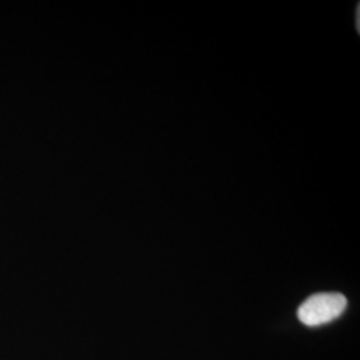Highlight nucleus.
Returning a JSON list of instances; mask_svg holds the SVG:
<instances>
[{
    "label": "nucleus",
    "instance_id": "1",
    "mask_svg": "<svg viewBox=\"0 0 360 360\" xmlns=\"http://www.w3.org/2000/svg\"><path fill=\"white\" fill-rule=\"evenodd\" d=\"M347 309L346 296L339 292H319L307 297L297 309L299 321L309 327L334 322Z\"/></svg>",
    "mask_w": 360,
    "mask_h": 360
},
{
    "label": "nucleus",
    "instance_id": "2",
    "mask_svg": "<svg viewBox=\"0 0 360 360\" xmlns=\"http://www.w3.org/2000/svg\"><path fill=\"white\" fill-rule=\"evenodd\" d=\"M360 7L358 6V8H356V30H358V32L360 31Z\"/></svg>",
    "mask_w": 360,
    "mask_h": 360
}]
</instances>
